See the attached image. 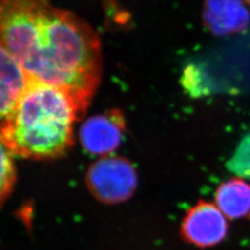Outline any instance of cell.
<instances>
[{"label": "cell", "mask_w": 250, "mask_h": 250, "mask_svg": "<svg viewBox=\"0 0 250 250\" xmlns=\"http://www.w3.org/2000/svg\"><path fill=\"white\" fill-rule=\"evenodd\" d=\"M0 45L29 80L63 90L85 114L103 65L99 34L85 20L48 0H0Z\"/></svg>", "instance_id": "1"}, {"label": "cell", "mask_w": 250, "mask_h": 250, "mask_svg": "<svg viewBox=\"0 0 250 250\" xmlns=\"http://www.w3.org/2000/svg\"><path fill=\"white\" fill-rule=\"evenodd\" d=\"M81 119L63 90L29 80L13 111L0 125V139L12 155L50 159L62 155L73 142V125Z\"/></svg>", "instance_id": "2"}, {"label": "cell", "mask_w": 250, "mask_h": 250, "mask_svg": "<svg viewBox=\"0 0 250 250\" xmlns=\"http://www.w3.org/2000/svg\"><path fill=\"white\" fill-rule=\"evenodd\" d=\"M86 183L94 197L107 204H116L133 196L137 174L133 164L124 158L109 157L90 167Z\"/></svg>", "instance_id": "3"}, {"label": "cell", "mask_w": 250, "mask_h": 250, "mask_svg": "<svg viewBox=\"0 0 250 250\" xmlns=\"http://www.w3.org/2000/svg\"><path fill=\"white\" fill-rule=\"evenodd\" d=\"M181 232L186 240L199 248L212 247L225 238L228 224L217 206L200 201L186 215Z\"/></svg>", "instance_id": "4"}, {"label": "cell", "mask_w": 250, "mask_h": 250, "mask_svg": "<svg viewBox=\"0 0 250 250\" xmlns=\"http://www.w3.org/2000/svg\"><path fill=\"white\" fill-rule=\"evenodd\" d=\"M125 131V118L121 111L110 110L84 122L81 127V143L89 153L107 154L121 145Z\"/></svg>", "instance_id": "5"}, {"label": "cell", "mask_w": 250, "mask_h": 250, "mask_svg": "<svg viewBox=\"0 0 250 250\" xmlns=\"http://www.w3.org/2000/svg\"><path fill=\"white\" fill-rule=\"evenodd\" d=\"M245 0H206L203 21L217 36H230L244 31L250 22Z\"/></svg>", "instance_id": "6"}, {"label": "cell", "mask_w": 250, "mask_h": 250, "mask_svg": "<svg viewBox=\"0 0 250 250\" xmlns=\"http://www.w3.org/2000/svg\"><path fill=\"white\" fill-rule=\"evenodd\" d=\"M27 83L26 74L0 45V125L13 111Z\"/></svg>", "instance_id": "7"}, {"label": "cell", "mask_w": 250, "mask_h": 250, "mask_svg": "<svg viewBox=\"0 0 250 250\" xmlns=\"http://www.w3.org/2000/svg\"><path fill=\"white\" fill-rule=\"evenodd\" d=\"M216 203L230 219H241L250 212V185L241 179L229 180L216 192Z\"/></svg>", "instance_id": "8"}, {"label": "cell", "mask_w": 250, "mask_h": 250, "mask_svg": "<svg viewBox=\"0 0 250 250\" xmlns=\"http://www.w3.org/2000/svg\"><path fill=\"white\" fill-rule=\"evenodd\" d=\"M16 181L12 154L0 139V208L11 194Z\"/></svg>", "instance_id": "9"}, {"label": "cell", "mask_w": 250, "mask_h": 250, "mask_svg": "<svg viewBox=\"0 0 250 250\" xmlns=\"http://www.w3.org/2000/svg\"><path fill=\"white\" fill-rule=\"evenodd\" d=\"M227 169L243 178L250 179V133L247 134L226 163Z\"/></svg>", "instance_id": "10"}, {"label": "cell", "mask_w": 250, "mask_h": 250, "mask_svg": "<svg viewBox=\"0 0 250 250\" xmlns=\"http://www.w3.org/2000/svg\"><path fill=\"white\" fill-rule=\"evenodd\" d=\"M245 2H247L248 4H250V0H245Z\"/></svg>", "instance_id": "11"}]
</instances>
